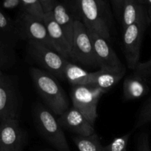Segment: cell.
Instances as JSON below:
<instances>
[{"label":"cell","instance_id":"1","mask_svg":"<svg viewBox=\"0 0 151 151\" xmlns=\"http://www.w3.org/2000/svg\"><path fill=\"white\" fill-rule=\"evenodd\" d=\"M29 72L35 90L55 116H60L69 109L66 92L55 77L38 68H30Z\"/></svg>","mask_w":151,"mask_h":151},{"label":"cell","instance_id":"2","mask_svg":"<svg viewBox=\"0 0 151 151\" xmlns=\"http://www.w3.org/2000/svg\"><path fill=\"white\" fill-rule=\"evenodd\" d=\"M35 125L41 137L58 151H71L63 128L47 107L37 103L34 107Z\"/></svg>","mask_w":151,"mask_h":151},{"label":"cell","instance_id":"3","mask_svg":"<svg viewBox=\"0 0 151 151\" xmlns=\"http://www.w3.org/2000/svg\"><path fill=\"white\" fill-rule=\"evenodd\" d=\"M82 22L87 29L95 32L108 41L110 40V27L106 4L104 0H76Z\"/></svg>","mask_w":151,"mask_h":151},{"label":"cell","instance_id":"4","mask_svg":"<svg viewBox=\"0 0 151 151\" xmlns=\"http://www.w3.org/2000/svg\"><path fill=\"white\" fill-rule=\"evenodd\" d=\"M27 50L29 57L44 70L52 74L56 78H65L64 70L69 62L67 59L52 49L37 41H28Z\"/></svg>","mask_w":151,"mask_h":151},{"label":"cell","instance_id":"5","mask_svg":"<svg viewBox=\"0 0 151 151\" xmlns=\"http://www.w3.org/2000/svg\"><path fill=\"white\" fill-rule=\"evenodd\" d=\"M70 58L83 66L96 67L98 66L92 42L83 22L75 19L74 33L70 50Z\"/></svg>","mask_w":151,"mask_h":151},{"label":"cell","instance_id":"6","mask_svg":"<svg viewBox=\"0 0 151 151\" xmlns=\"http://www.w3.org/2000/svg\"><path fill=\"white\" fill-rule=\"evenodd\" d=\"M103 94H105L104 91L92 86H72L70 94L72 106L81 111L94 125L98 116L97 105Z\"/></svg>","mask_w":151,"mask_h":151},{"label":"cell","instance_id":"7","mask_svg":"<svg viewBox=\"0 0 151 151\" xmlns=\"http://www.w3.org/2000/svg\"><path fill=\"white\" fill-rule=\"evenodd\" d=\"M147 22L135 23L123 29L122 47L128 68L134 71L139 63L140 50Z\"/></svg>","mask_w":151,"mask_h":151},{"label":"cell","instance_id":"8","mask_svg":"<svg viewBox=\"0 0 151 151\" xmlns=\"http://www.w3.org/2000/svg\"><path fill=\"white\" fill-rule=\"evenodd\" d=\"M15 22L21 39L37 41L55 50L44 21L22 11Z\"/></svg>","mask_w":151,"mask_h":151},{"label":"cell","instance_id":"9","mask_svg":"<svg viewBox=\"0 0 151 151\" xmlns=\"http://www.w3.org/2000/svg\"><path fill=\"white\" fill-rule=\"evenodd\" d=\"M22 107L20 94L14 83L7 76L0 77V122L19 119Z\"/></svg>","mask_w":151,"mask_h":151},{"label":"cell","instance_id":"10","mask_svg":"<svg viewBox=\"0 0 151 151\" xmlns=\"http://www.w3.org/2000/svg\"><path fill=\"white\" fill-rule=\"evenodd\" d=\"M24 132L18 119H9L0 122V151L23 150L25 143Z\"/></svg>","mask_w":151,"mask_h":151},{"label":"cell","instance_id":"11","mask_svg":"<svg viewBox=\"0 0 151 151\" xmlns=\"http://www.w3.org/2000/svg\"><path fill=\"white\" fill-rule=\"evenodd\" d=\"M100 69H122L125 68L108 41L95 32L87 29Z\"/></svg>","mask_w":151,"mask_h":151},{"label":"cell","instance_id":"12","mask_svg":"<svg viewBox=\"0 0 151 151\" xmlns=\"http://www.w3.org/2000/svg\"><path fill=\"white\" fill-rule=\"evenodd\" d=\"M58 119L62 128L72 131L76 136L88 137L95 133L94 125L73 106L59 116Z\"/></svg>","mask_w":151,"mask_h":151},{"label":"cell","instance_id":"13","mask_svg":"<svg viewBox=\"0 0 151 151\" xmlns=\"http://www.w3.org/2000/svg\"><path fill=\"white\" fill-rule=\"evenodd\" d=\"M43 21L55 50L66 59L70 58L71 44L62 28L55 20L52 12L46 13Z\"/></svg>","mask_w":151,"mask_h":151},{"label":"cell","instance_id":"14","mask_svg":"<svg viewBox=\"0 0 151 151\" xmlns=\"http://www.w3.org/2000/svg\"><path fill=\"white\" fill-rule=\"evenodd\" d=\"M148 91L147 81L137 74L128 75L124 80L122 94L125 101L142 98L147 94Z\"/></svg>","mask_w":151,"mask_h":151},{"label":"cell","instance_id":"15","mask_svg":"<svg viewBox=\"0 0 151 151\" xmlns=\"http://www.w3.org/2000/svg\"><path fill=\"white\" fill-rule=\"evenodd\" d=\"M51 12L55 20L60 25L64 32L69 42L70 43V44H72L75 21L76 19H74L67 5L60 1H56Z\"/></svg>","mask_w":151,"mask_h":151},{"label":"cell","instance_id":"16","mask_svg":"<svg viewBox=\"0 0 151 151\" xmlns=\"http://www.w3.org/2000/svg\"><path fill=\"white\" fill-rule=\"evenodd\" d=\"M125 68L122 69H100L94 72L92 86L100 88L105 93L113 88L125 75Z\"/></svg>","mask_w":151,"mask_h":151},{"label":"cell","instance_id":"17","mask_svg":"<svg viewBox=\"0 0 151 151\" xmlns=\"http://www.w3.org/2000/svg\"><path fill=\"white\" fill-rule=\"evenodd\" d=\"M122 27L142 22H147V16L142 4L137 0H124L122 16Z\"/></svg>","mask_w":151,"mask_h":151},{"label":"cell","instance_id":"18","mask_svg":"<svg viewBox=\"0 0 151 151\" xmlns=\"http://www.w3.org/2000/svg\"><path fill=\"white\" fill-rule=\"evenodd\" d=\"M20 39L16 22L0 10V41L14 49Z\"/></svg>","mask_w":151,"mask_h":151},{"label":"cell","instance_id":"19","mask_svg":"<svg viewBox=\"0 0 151 151\" xmlns=\"http://www.w3.org/2000/svg\"><path fill=\"white\" fill-rule=\"evenodd\" d=\"M64 78L72 86H92L94 72H88L81 66L69 61L65 68Z\"/></svg>","mask_w":151,"mask_h":151},{"label":"cell","instance_id":"20","mask_svg":"<svg viewBox=\"0 0 151 151\" xmlns=\"http://www.w3.org/2000/svg\"><path fill=\"white\" fill-rule=\"evenodd\" d=\"M73 141L79 151H103V146L96 133L88 137L75 136Z\"/></svg>","mask_w":151,"mask_h":151},{"label":"cell","instance_id":"21","mask_svg":"<svg viewBox=\"0 0 151 151\" xmlns=\"http://www.w3.org/2000/svg\"><path fill=\"white\" fill-rule=\"evenodd\" d=\"M19 1L24 12L41 20L44 19L45 12L39 0H19Z\"/></svg>","mask_w":151,"mask_h":151},{"label":"cell","instance_id":"22","mask_svg":"<svg viewBox=\"0 0 151 151\" xmlns=\"http://www.w3.org/2000/svg\"><path fill=\"white\" fill-rule=\"evenodd\" d=\"M14 49L0 41V69H7L15 63Z\"/></svg>","mask_w":151,"mask_h":151},{"label":"cell","instance_id":"23","mask_svg":"<svg viewBox=\"0 0 151 151\" xmlns=\"http://www.w3.org/2000/svg\"><path fill=\"white\" fill-rule=\"evenodd\" d=\"M149 123H151V96L140 109L135 122L134 129H139Z\"/></svg>","mask_w":151,"mask_h":151},{"label":"cell","instance_id":"24","mask_svg":"<svg viewBox=\"0 0 151 151\" xmlns=\"http://www.w3.org/2000/svg\"><path fill=\"white\" fill-rule=\"evenodd\" d=\"M131 132L115 138L110 144L103 146V151H127V146L131 137Z\"/></svg>","mask_w":151,"mask_h":151},{"label":"cell","instance_id":"25","mask_svg":"<svg viewBox=\"0 0 151 151\" xmlns=\"http://www.w3.org/2000/svg\"><path fill=\"white\" fill-rule=\"evenodd\" d=\"M134 73L147 80L151 79V58L143 63H139L134 70Z\"/></svg>","mask_w":151,"mask_h":151},{"label":"cell","instance_id":"26","mask_svg":"<svg viewBox=\"0 0 151 151\" xmlns=\"http://www.w3.org/2000/svg\"><path fill=\"white\" fill-rule=\"evenodd\" d=\"M137 151H151L148 134L142 133L137 142Z\"/></svg>","mask_w":151,"mask_h":151},{"label":"cell","instance_id":"27","mask_svg":"<svg viewBox=\"0 0 151 151\" xmlns=\"http://www.w3.org/2000/svg\"><path fill=\"white\" fill-rule=\"evenodd\" d=\"M111 3L114 10L115 13L117 16V17L121 18V16H122L124 0H111Z\"/></svg>","mask_w":151,"mask_h":151},{"label":"cell","instance_id":"28","mask_svg":"<svg viewBox=\"0 0 151 151\" xmlns=\"http://www.w3.org/2000/svg\"><path fill=\"white\" fill-rule=\"evenodd\" d=\"M39 1L46 13L51 12L52 10L53 7H54L57 0H39Z\"/></svg>","mask_w":151,"mask_h":151},{"label":"cell","instance_id":"29","mask_svg":"<svg viewBox=\"0 0 151 151\" xmlns=\"http://www.w3.org/2000/svg\"><path fill=\"white\" fill-rule=\"evenodd\" d=\"M146 4H148V6H149L148 10H150L151 9V0H146Z\"/></svg>","mask_w":151,"mask_h":151},{"label":"cell","instance_id":"30","mask_svg":"<svg viewBox=\"0 0 151 151\" xmlns=\"http://www.w3.org/2000/svg\"><path fill=\"white\" fill-rule=\"evenodd\" d=\"M139 3H141L142 4H146V0H137Z\"/></svg>","mask_w":151,"mask_h":151},{"label":"cell","instance_id":"31","mask_svg":"<svg viewBox=\"0 0 151 151\" xmlns=\"http://www.w3.org/2000/svg\"><path fill=\"white\" fill-rule=\"evenodd\" d=\"M148 14H149V18L151 19V9L148 10Z\"/></svg>","mask_w":151,"mask_h":151},{"label":"cell","instance_id":"32","mask_svg":"<svg viewBox=\"0 0 151 151\" xmlns=\"http://www.w3.org/2000/svg\"><path fill=\"white\" fill-rule=\"evenodd\" d=\"M1 75H3V72H2V71H1V69H0V77H1Z\"/></svg>","mask_w":151,"mask_h":151},{"label":"cell","instance_id":"33","mask_svg":"<svg viewBox=\"0 0 151 151\" xmlns=\"http://www.w3.org/2000/svg\"><path fill=\"white\" fill-rule=\"evenodd\" d=\"M17 151H23V150H17Z\"/></svg>","mask_w":151,"mask_h":151},{"label":"cell","instance_id":"34","mask_svg":"<svg viewBox=\"0 0 151 151\" xmlns=\"http://www.w3.org/2000/svg\"><path fill=\"white\" fill-rule=\"evenodd\" d=\"M42 151H50V150H42Z\"/></svg>","mask_w":151,"mask_h":151},{"label":"cell","instance_id":"35","mask_svg":"<svg viewBox=\"0 0 151 151\" xmlns=\"http://www.w3.org/2000/svg\"><path fill=\"white\" fill-rule=\"evenodd\" d=\"M67 1H69V0H67Z\"/></svg>","mask_w":151,"mask_h":151},{"label":"cell","instance_id":"36","mask_svg":"<svg viewBox=\"0 0 151 151\" xmlns=\"http://www.w3.org/2000/svg\"><path fill=\"white\" fill-rule=\"evenodd\" d=\"M104 1H106V0H104Z\"/></svg>","mask_w":151,"mask_h":151}]
</instances>
